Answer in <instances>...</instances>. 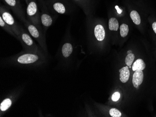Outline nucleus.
Masks as SVG:
<instances>
[{
	"instance_id": "1",
	"label": "nucleus",
	"mask_w": 156,
	"mask_h": 117,
	"mask_svg": "<svg viewBox=\"0 0 156 117\" xmlns=\"http://www.w3.org/2000/svg\"><path fill=\"white\" fill-rule=\"evenodd\" d=\"M23 22L30 35L37 40L44 52L47 53V46L45 36L41 29V26L35 25L27 19H25Z\"/></svg>"
},
{
	"instance_id": "2",
	"label": "nucleus",
	"mask_w": 156,
	"mask_h": 117,
	"mask_svg": "<svg viewBox=\"0 0 156 117\" xmlns=\"http://www.w3.org/2000/svg\"><path fill=\"white\" fill-rule=\"evenodd\" d=\"M49 10L59 14H65L71 9L70 0H44Z\"/></svg>"
},
{
	"instance_id": "3",
	"label": "nucleus",
	"mask_w": 156,
	"mask_h": 117,
	"mask_svg": "<svg viewBox=\"0 0 156 117\" xmlns=\"http://www.w3.org/2000/svg\"><path fill=\"white\" fill-rule=\"evenodd\" d=\"M18 39L21 42L27 52L36 54L39 53L38 47L30 36V34H29L27 31L21 26L20 27V35Z\"/></svg>"
},
{
	"instance_id": "4",
	"label": "nucleus",
	"mask_w": 156,
	"mask_h": 117,
	"mask_svg": "<svg viewBox=\"0 0 156 117\" xmlns=\"http://www.w3.org/2000/svg\"><path fill=\"white\" fill-rule=\"evenodd\" d=\"M26 14L28 20L31 23L41 26L40 13L38 10L37 0H29L26 9Z\"/></svg>"
},
{
	"instance_id": "5",
	"label": "nucleus",
	"mask_w": 156,
	"mask_h": 117,
	"mask_svg": "<svg viewBox=\"0 0 156 117\" xmlns=\"http://www.w3.org/2000/svg\"><path fill=\"white\" fill-rule=\"evenodd\" d=\"M0 15L4 21L11 27L18 39L20 35L21 26H19L16 21L15 19L9 12L8 8L1 4L0 7Z\"/></svg>"
},
{
	"instance_id": "6",
	"label": "nucleus",
	"mask_w": 156,
	"mask_h": 117,
	"mask_svg": "<svg viewBox=\"0 0 156 117\" xmlns=\"http://www.w3.org/2000/svg\"><path fill=\"white\" fill-rule=\"evenodd\" d=\"M38 5L41 9L40 21L42 26L45 29L50 27L53 23V19L49 13V9L47 7L44 0H37Z\"/></svg>"
},
{
	"instance_id": "7",
	"label": "nucleus",
	"mask_w": 156,
	"mask_h": 117,
	"mask_svg": "<svg viewBox=\"0 0 156 117\" xmlns=\"http://www.w3.org/2000/svg\"><path fill=\"white\" fill-rule=\"evenodd\" d=\"M7 7L13 11L16 15L22 21L25 20V14L19 0H2Z\"/></svg>"
},
{
	"instance_id": "8",
	"label": "nucleus",
	"mask_w": 156,
	"mask_h": 117,
	"mask_svg": "<svg viewBox=\"0 0 156 117\" xmlns=\"http://www.w3.org/2000/svg\"><path fill=\"white\" fill-rule=\"evenodd\" d=\"M79 6L86 14H89L94 7L96 0H70Z\"/></svg>"
},
{
	"instance_id": "9",
	"label": "nucleus",
	"mask_w": 156,
	"mask_h": 117,
	"mask_svg": "<svg viewBox=\"0 0 156 117\" xmlns=\"http://www.w3.org/2000/svg\"><path fill=\"white\" fill-rule=\"evenodd\" d=\"M106 31L103 24L101 23H96L93 28V35L98 42H104L106 37Z\"/></svg>"
},
{
	"instance_id": "10",
	"label": "nucleus",
	"mask_w": 156,
	"mask_h": 117,
	"mask_svg": "<svg viewBox=\"0 0 156 117\" xmlns=\"http://www.w3.org/2000/svg\"><path fill=\"white\" fill-rule=\"evenodd\" d=\"M39 58L38 54L28 52L20 56L17 58V61L21 64H30L38 61Z\"/></svg>"
},
{
	"instance_id": "11",
	"label": "nucleus",
	"mask_w": 156,
	"mask_h": 117,
	"mask_svg": "<svg viewBox=\"0 0 156 117\" xmlns=\"http://www.w3.org/2000/svg\"><path fill=\"white\" fill-rule=\"evenodd\" d=\"M144 80V73L142 70H136L133 75L132 83L134 87L138 89Z\"/></svg>"
},
{
	"instance_id": "12",
	"label": "nucleus",
	"mask_w": 156,
	"mask_h": 117,
	"mask_svg": "<svg viewBox=\"0 0 156 117\" xmlns=\"http://www.w3.org/2000/svg\"><path fill=\"white\" fill-rule=\"evenodd\" d=\"M73 48L72 44L70 43L66 42L64 43L61 48V53L64 57H69L73 51Z\"/></svg>"
},
{
	"instance_id": "13",
	"label": "nucleus",
	"mask_w": 156,
	"mask_h": 117,
	"mask_svg": "<svg viewBox=\"0 0 156 117\" xmlns=\"http://www.w3.org/2000/svg\"><path fill=\"white\" fill-rule=\"evenodd\" d=\"M128 66H125L122 67L121 69L119 70L120 72V79L123 83H125L129 79L130 76V72L129 70Z\"/></svg>"
},
{
	"instance_id": "14",
	"label": "nucleus",
	"mask_w": 156,
	"mask_h": 117,
	"mask_svg": "<svg viewBox=\"0 0 156 117\" xmlns=\"http://www.w3.org/2000/svg\"><path fill=\"white\" fill-rule=\"evenodd\" d=\"M119 22L115 17L111 16L108 20V29L111 32H116L119 29Z\"/></svg>"
},
{
	"instance_id": "15",
	"label": "nucleus",
	"mask_w": 156,
	"mask_h": 117,
	"mask_svg": "<svg viewBox=\"0 0 156 117\" xmlns=\"http://www.w3.org/2000/svg\"><path fill=\"white\" fill-rule=\"evenodd\" d=\"M129 31V26L126 23H122L119 27V34L122 38H126Z\"/></svg>"
},
{
	"instance_id": "16",
	"label": "nucleus",
	"mask_w": 156,
	"mask_h": 117,
	"mask_svg": "<svg viewBox=\"0 0 156 117\" xmlns=\"http://www.w3.org/2000/svg\"><path fill=\"white\" fill-rule=\"evenodd\" d=\"M0 26H1V27H2L4 30L7 31L8 33H9L11 36L17 38V36H16L15 33H14L13 29H12V28H11V27H10L8 24H7V23L4 21V20H3V19H2L1 16H0Z\"/></svg>"
},
{
	"instance_id": "17",
	"label": "nucleus",
	"mask_w": 156,
	"mask_h": 117,
	"mask_svg": "<svg viewBox=\"0 0 156 117\" xmlns=\"http://www.w3.org/2000/svg\"><path fill=\"white\" fill-rule=\"evenodd\" d=\"M146 65L143 60L142 59H138L134 63L132 66V70L135 71L136 70H144L145 69Z\"/></svg>"
},
{
	"instance_id": "18",
	"label": "nucleus",
	"mask_w": 156,
	"mask_h": 117,
	"mask_svg": "<svg viewBox=\"0 0 156 117\" xmlns=\"http://www.w3.org/2000/svg\"><path fill=\"white\" fill-rule=\"evenodd\" d=\"M11 105H12V101L11 99L9 98H5L1 103L0 110L1 111L3 112L6 111L11 107Z\"/></svg>"
},
{
	"instance_id": "19",
	"label": "nucleus",
	"mask_w": 156,
	"mask_h": 117,
	"mask_svg": "<svg viewBox=\"0 0 156 117\" xmlns=\"http://www.w3.org/2000/svg\"><path fill=\"white\" fill-rule=\"evenodd\" d=\"M135 59V55L133 53L127 54L125 58V64L128 66H130Z\"/></svg>"
},
{
	"instance_id": "20",
	"label": "nucleus",
	"mask_w": 156,
	"mask_h": 117,
	"mask_svg": "<svg viewBox=\"0 0 156 117\" xmlns=\"http://www.w3.org/2000/svg\"><path fill=\"white\" fill-rule=\"evenodd\" d=\"M114 4V9L115 10V12L119 16H122L124 12V8L122 7L117 3H115Z\"/></svg>"
},
{
	"instance_id": "21",
	"label": "nucleus",
	"mask_w": 156,
	"mask_h": 117,
	"mask_svg": "<svg viewBox=\"0 0 156 117\" xmlns=\"http://www.w3.org/2000/svg\"><path fill=\"white\" fill-rule=\"evenodd\" d=\"M109 114L112 117H120L122 116L121 112L115 108H112L109 111Z\"/></svg>"
},
{
	"instance_id": "22",
	"label": "nucleus",
	"mask_w": 156,
	"mask_h": 117,
	"mask_svg": "<svg viewBox=\"0 0 156 117\" xmlns=\"http://www.w3.org/2000/svg\"><path fill=\"white\" fill-rule=\"evenodd\" d=\"M120 98V93L118 92V91H117V92H115V93L112 95V100H113V101H114V102H116V101H117L119 100Z\"/></svg>"
},
{
	"instance_id": "23",
	"label": "nucleus",
	"mask_w": 156,
	"mask_h": 117,
	"mask_svg": "<svg viewBox=\"0 0 156 117\" xmlns=\"http://www.w3.org/2000/svg\"><path fill=\"white\" fill-rule=\"evenodd\" d=\"M151 26H152V29H153L154 33L156 34V21H154L152 22Z\"/></svg>"
},
{
	"instance_id": "24",
	"label": "nucleus",
	"mask_w": 156,
	"mask_h": 117,
	"mask_svg": "<svg viewBox=\"0 0 156 117\" xmlns=\"http://www.w3.org/2000/svg\"><path fill=\"white\" fill-rule=\"evenodd\" d=\"M133 53V51H132V50H128V51H127V54H129V53Z\"/></svg>"
},
{
	"instance_id": "25",
	"label": "nucleus",
	"mask_w": 156,
	"mask_h": 117,
	"mask_svg": "<svg viewBox=\"0 0 156 117\" xmlns=\"http://www.w3.org/2000/svg\"><path fill=\"white\" fill-rule=\"evenodd\" d=\"M25 2H26V4H28L29 3V0H25Z\"/></svg>"
}]
</instances>
